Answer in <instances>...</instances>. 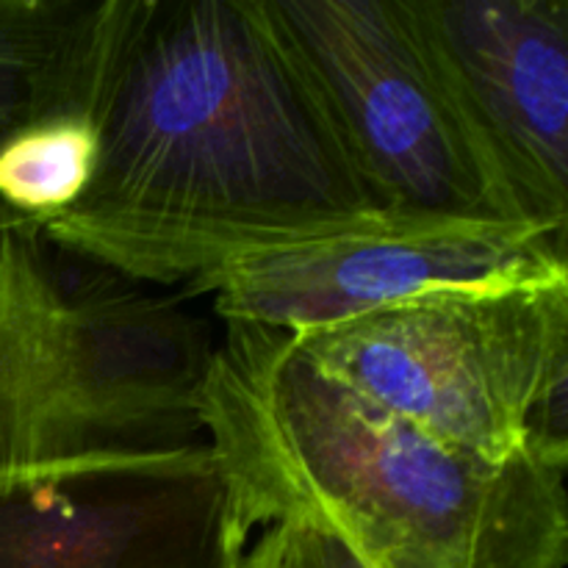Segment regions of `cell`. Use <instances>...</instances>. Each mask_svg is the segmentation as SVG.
<instances>
[{
  "label": "cell",
  "instance_id": "cell-1",
  "mask_svg": "<svg viewBox=\"0 0 568 568\" xmlns=\"http://www.w3.org/2000/svg\"><path fill=\"white\" fill-rule=\"evenodd\" d=\"M94 125L92 183L42 227L142 286L383 214L266 0H114Z\"/></svg>",
  "mask_w": 568,
  "mask_h": 568
},
{
  "label": "cell",
  "instance_id": "cell-2",
  "mask_svg": "<svg viewBox=\"0 0 568 568\" xmlns=\"http://www.w3.org/2000/svg\"><path fill=\"white\" fill-rule=\"evenodd\" d=\"M200 419L247 532L331 521L372 568H566V471L491 464L322 375L286 333L225 325Z\"/></svg>",
  "mask_w": 568,
  "mask_h": 568
},
{
  "label": "cell",
  "instance_id": "cell-3",
  "mask_svg": "<svg viewBox=\"0 0 568 568\" xmlns=\"http://www.w3.org/2000/svg\"><path fill=\"white\" fill-rule=\"evenodd\" d=\"M214 353L178 300L0 209V471L205 444Z\"/></svg>",
  "mask_w": 568,
  "mask_h": 568
},
{
  "label": "cell",
  "instance_id": "cell-4",
  "mask_svg": "<svg viewBox=\"0 0 568 568\" xmlns=\"http://www.w3.org/2000/svg\"><path fill=\"white\" fill-rule=\"evenodd\" d=\"M288 338L375 408L505 464L525 453L532 403L568 364V277L444 288Z\"/></svg>",
  "mask_w": 568,
  "mask_h": 568
},
{
  "label": "cell",
  "instance_id": "cell-5",
  "mask_svg": "<svg viewBox=\"0 0 568 568\" xmlns=\"http://www.w3.org/2000/svg\"><path fill=\"white\" fill-rule=\"evenodd\" d=\"M266 11L377 209L516 222L405 0H266Z\"/></svg>",
  "mask_w": 568,
  "mask_h": 568
},
{
  "label": "cell",
  "instance_id": "cell-6",
  "mask_svg": "<svg viewBox=\"0 0 568 568\" xmlns=\"http://www.w3.org/2000/svg\"><path fill=\"white\" fill-rule=\"evenodd\" d=\"M566 239L503 220L377 214L349 231L247 255L200 281L225 325L300 336L444 288L566 281Z\"/></svg>",
  "mask_w": 568,
  "mask_h": 568
},
{
  "label": "cell",
  "instance_id": "cell-7",
  "mask_svg": "<svg viewBox=\"0 0 568 568\" xmlns=\"http://www.w3.org/2000/svg\"><path fill=\"white\" fill-rule=\"evenodd\" d=\"M244 547L209 444L0 471V568H239Z\"/></svg>",
  "mask_w": 568,
  "mask_h": 568
},
{
  "label": "cell",
  "instance_id": "cell-8",
  "mask_svg": "<svg viewBox=\"0 0 568 568\" xmlns=\"http://www.w3.org/2000/svg\"><path fill=\"white\" fill-rule=\"evenodd\" d=\"M516 222L566 239L568 0H405Z\"/></svg>",
  "mask_w": 568,
  "mask_h": 568
},
{
  "label": "cell",
  "instance_id": "cell-9",
  "mask_svg": "<svg viewBox=\"0 0 568 568\" xmlns=\"http://www.w3.org/2000/svg\"><path fill=\"white\" fill-rule=\"evenodd\" d=\"M100 48V0H0V144L39 116L92 105Z\"/></svg>",
  "mask_w": 568,
  "mask_h": 568
},
{
  "label": "cell",
  "instance_id": "cell-10",
  "mask_svg": "<svg viewBox=\"0 0 568 568\" xmlns=\"http://www.w3.org/2000/svg\"><path fill=\"white\" fill-rule=\"evenodd\" d=\"M94 164V105H70L39 116L0 144V209L42 225L83 197Z\"/></svg>",
  "mask_w": 568,
  "mask_h": 568
},
{
  "label": "cell",
  "instance_id": "cell-11",
  "mask_svg": "<svg viewBox=\"0 0 568 568\" xmlns=\"http://www.w3.org/2000/svg\"><path fill=\"white\" fill-rule=\"evenodd\" d=\"M239 568H372L358 549L322 516L286 510L270 521L264 536Z\"/></svg>",
  "mask_w": 568,
  "mask_h": 568
}]
</instances>
